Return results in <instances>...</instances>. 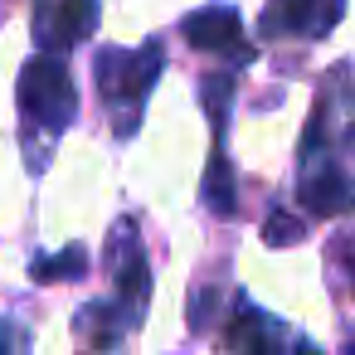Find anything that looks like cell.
Wrapping results in <instances>:
<instances>
[{
	"mask_svg": "<svg viewBox=\"0 0 355 355\" xmlns=\"http://www.w3.org/2000/svg\"><path fill=\"white\" fill-rule=\"evenodd\" d=\"M161 44H141V49H103L98 54V93L112 112V127L117 137H132L141 127V112H146V98L161 78Z\"/></svg>",
	"mask_w": 355,
	"mask_h": 355,
	"instance_id": "obj_2",
	"label": "cell"
},
{
	"mask_svg": "<svg viewBox=\"0 0 355 355\" xmlns=\"http://www.w3.org/2000/svg\"><path fill=\"white\" fill-rule=\"evenodd\" d=\"M205 205H209L214 214H234V171H229V161H224V146H219L214 161H209V175H205Z\"/></svg>",
	"mask_w": 355,
	"mask_h": 355,
	"instance_id": "obj_10",
	"label": "cell"
},
{
	"mask_svg": "<svg viewBox=\"0 0 355 355\" xmlns=\"http://www.w3.org/2000/svg\"><path fill=\"white\" fill-rule=\"evenodd\" d=\"M98 30V0H35V44L49 54L78 49Z\"/></svg>",
	"mask_w": 355,
	"mask_h": 355,
	"instance_id": "obj_5",
	"label": "cell"
},
{
	"mask_svg": "<svg viewBox=\"0 0 355 355\" xmlns=\"http://www.w3.org/2000/svg\"><path fill=\"white\" fill-rule=\"evenodd\" d=\"M340 6H345V0H272L263 25L272 35L287 30V35H302V40H321L326 30H336Z\"/></svg>",
	"mask_w": 355,
	"mask_h": 355,
	"instance_id": "obj_8",
	"label": "cell"
},
{
	"mask_svg": "<svg viewBox=\"0 0 355 355\" xmlns=\"http://www.w3.org/2000/svg\"><path fill=\"white\" fill-rule=\"evenodd\" d=\"M20 340H25L20 331H0V345H20Z\"/></svg>",
	"mask_w": 355,
	"mask_h": 355,
	"instance_id": "obj_14",
	"label": "cell"
},
{
	"mask_svg": "<svg viewBox=\"0 0 355 355\" xmlns=\"http://www.w3.org/2000/svg\"><path fill=\"white\" fill-rule=\"evenodd\" d=\"M336 258H340V268H345V277H350V292H355V234H345V239H340Z\"/></svg>",
	"mask_w": 355,
	"mask_h": 355,
	"instance_id": "obj_13",
	"label": "cell"
},
{
	"mask_svg": "<svg viewBox=\"0 0 355 355\" xmlns=\"http://www.w3.org/2000/svg\"><path fill=\"white\" fill-rule=\"evenodd\" d=\"M127 331H132V321H127V311H122L117 302H93V306H83V316H78V336L93 340L98 350L117 345Z\"/></svg>",
	"mask_w": 355,
	"mask_h": 355,
	"instance_id": "obj_9",
	"label": "cell"
},
{
	"mask_svg": "<svg viewBox=\"0 0 355 355\" xmlns=\"http://www.w3.org/2000/svg\"><path fill=\"white\" fill-rule=\"evenodd\" d=\"M83 268H88L83 248H64L54 258H35V277L40 282H73V277H83Z\"/></svg>",
	"mask_w": 355,
	"mask_h": 355,
	"instance_id": "obj_11",
	"label": "cell"
},
{
	"mask_svg": "<svg viewBox=\"0 0 355 355\" xmlns=\"http://www.w3.org/2000/svg\"><path fill=\"white\" fill-rule=\"evenodd\" d=\"M224 345L229 350H248V355H263V350H287V345H306L302 336H292L287 326H277L268 311H258L253 302H239L229 326H224Z\"/></svg>",
	"mask_w": 355,
	"mask_h": 355,
	"instance_id": "obj_7",
	"label": "cell"
},
{
	"mask_svg": "<svg viewBox=\"0 0 355 355\" xmlns=\"http://www.w3.org/2000/svg\"><path fill=\"white\" fill-rule=\"evenodd\" d=\"M263 234H268V243H277V248H282V243H297V239H302V219H292V214L277 205V209L268 214Z\"/></svg>",
	"mask_w": 355,
	"mask_h": 355,
	"instance_id": "obj_12",
	"label": "cell"
},
{
	"mask_svg": "<svg viewBox=\"0 0 355 355\" xmlns=\"http://www.w3.org/2000/svg\"><path fill=\"white\" fill-rule=\"evenodd\" d=\"M180 30H185L190 49H200V54H229L234 64L253 59V44H243V20L229 6H205L195 15H185Z\"/></svg>",
	"mask_w": 355,
	"mask_h": 355,
	"instance_id": "obj_6",
	"label": "cell"
},
{
	"mask_svg": "<svg viewBox=\"0 0 355 355\" xmlns=\"http://www.w3.org/2000/svg\"><path fill=\"white\" fill-rule=\"evenodd\" d=\"M112 277H117V306L127 311L132 326L146 321V302H151V263H146V248L137 239V224H117V239H112Z\"/></svg>",
	"mask_w": 355,
	"mask_h": 355,
	"instance_id": "obj_4",
	"label": "cell"
},
{
	"mask_svg": "<svg viewBox=\"0 0 355 355\" xmlns=\"http://www.w3.org/2000/svg\"><path fill=\"white\" fill-rule=\"evenodd\" d=\"M355 112H350V69H336L331 88H321L297 166V200L311 214H345L355 205V171H350Z\"/></svg>",
	"mask_w": 355,
	"mask_h": 355,
	"instance_id": "obj_1",
	"label": "cell"
},
{
	"mask_svg": "<svg viewBox=\"0 0 355 355\" xmlns=\"http://www.w3.org/2000/svg\"><path fill=\"white\" fill-rule=\"evenodd\" d=\"M15 103H20V117L30 132H44L49 141H59L69 132V122L78 117V88H73V73L64 69L59 54H35L25 69H20V83H15Z\"/></svg>",
	"mask_w": 355,
	"mask_h": 355,
	"instance_id": "obj_3",
	"label": "cell"
}]
</instances>
